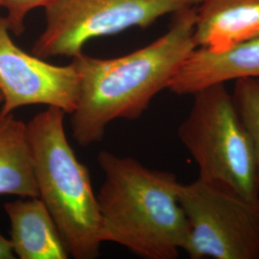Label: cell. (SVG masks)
<instances>
[{"instance_id":"15","label":"cell","mask_w":259,"mask_h":259,"mask_svg":"<svg viewBox=\"0 0 259 259\" xmlns=\"http://www.w3.org/2000/svg\"><path fill=\"white\" fill-rule=\"evenodd\" d=\"M1 105H2V95H1V93H0V107H1Z\"/></svg>"},{"instance_id":"3","label":"cell","mask_w":259,"mask_h":259,"mask_svg":"<svg viewBox=\"0 0 259 259\" xmlns=\"http://www.w3.org/2000/svg\"><path fill=\"white\" fill-rule=\"evenodd\" d=\"M65 111L47 107L26 124L31 163L38 198L47 205L69 255L98 257L101 216L90 170L66 138Z\"/></svg>"},{"instance_id":"5","label":"cell","mask_w":259,"mask_h":259,"mask_svg":"<svg viewBox=\"0 0 259 259\" xmlns=\"http://www.w3.org/2000/svg\"><path fill=\"white\" fill-rule=\"evenodd\" d=\"M203 0H55L31 53L41 59L76 58L97 37L147 28L167 15L197 7Z\"/></svg>"},{"instance_id":"12","label":"cell","mask_w":259,"mask_h":259,"mask_svg":"<svg viewBox=\"0 0 259 259\" xmlns=\"http://www.w3.org/2000/svg\"><path fill=\"white\" fill-rule=\"evenodd\" d=\"M234 82L232 97L251 140L259 185V78L245 77Z\"/></svg>"},{"instance_id":"7","label":"cell","mask_w":259,"mask_h":259,"mask_svg":"<svg viewBox=\"0 0 259 259\" xmlns=\"http://www.w3.org/2000/svg\"><path fill=\"white\" fill-rule=\"evenodd\" d=\"M0 16V117L22 107L45 105L71 114L77 107L79 75L74 64L52 65L15 44Z\"/></svg>"},{"instance_id":"6","label":"cell","mask_w":259,"mask_h":259,"mask_svg":"<svg viewBox=\"0 0 259 259\" xmlns=\"http://www.w3.org/2000/svg\"><path fill=\"white\" fill-rule=\"evenodd\" d=\"M178 200L189 226L192 259H259V201L198 178L180 184Z\"/></svg>"},{"instance_id":"4","label":"cell","mask_w":259,"mask_h":259,"mask_svg":"<svg viewBox=\"0 0 259 259\" xmlns=\"http://www.w3.org/2000/svg\"><path fill=\"white\" fill-rule=\"evenodd\" d=\"M178 137L199 167V178L259 201L255 157L249 133L226 83L192 94Z\"/></svg>"},{"instance_id":"11","label":"cell","mask_w":259,"mask_h":259,"mask_svg":"<svg viewBox=\"0 0 259 259\" xmlns=\"http://www.w3.org/2000/svg\"><path fill=\"white\" fill-rule=\"evenodd\" d=\"M38 197L26 124L12 113L0 117V196Z\"/></svg>"},{"instance_id":"9","label":"cell","mask_w":259,"mask_h":259,"mask_svg":"<svg viewBox=\"0 0 259 259\" xmlns=\"http://www.w3.org/2000/svg\"><path fill=\"white\" fill-rule=\"evenodd\" d=\"M259 37V0H203L196 7L199 48L223 52Z\"/></svg>"},{"instance_id":"10","label":"cell","mask_w":259,"mask_h":259,"mask_svg":"<svg viewBox=\"0 0 259 259\" xmlns=\"http://www.w3.org/2000/svg\"><path fill=\"white\" fill-rule=\"evenodd\" d=\"M10 240L20 259H66L68 251L47 205L38 197L20 198L4 204Z\"/></svg>"},{"instance_id":"14","label":"cell","mask_w":259,"mask_h":259,"mask_svg":"<svg viewBox=\"0 0 259 259\" xmlns=\"http://www.w3.org/2000/svg\"><path fill=\"white\" fill-rule=\"evenodd\" d=\"M16 258L11 240L0 232V259Z\"/></svg>"},{"instance_id":"13","label":"cell","mask_w":259,"mask_h":259,"mask_svg":"<svg viewBox=\"0 0 259 259\" xmlns=\"http://www.w3.org/2000/svg\"><path fill=\"white\" fill-rule=\"evenodd\" d=\"M55 0H0V6L6 9L5 19L12 34L20 36L25 30V19L30 12L46 8Z\"/></svg>"},{"instance_id":"1","label":"cell","mask_w":259,"mask_h":259,"mask_svg":"<svg viewBox=\"0 0 259 259\" xmlns=\"http://www.w3.org/2000/svg\"><path fill=\"white\" fill-rule=\"evenodd\" d=\"M172 16L165 34L129 54L100 59L82 53L72 59L79 92L70 127L80 146L102 141L112 121L139 119L197 48L196 7Z\"/></svg>"},{"instance_id":"2","label":"cell","mask_w":259,"mask_h":259,"mask_svg":"<svg viewBox=\"0 0 259 259\" xmlns=\"http://www.w3.org/2000/svg\"><path fill=\"white\" fill-rule=\"evenodd\" d=\"M97 160L105 175L96 195L103 242L142 258H177L189 237L177 177L109 151L99 153Z\"/></svg>"},{"instance_id":"8","label":"cell","mask_w":259,"mask_h":259,"mask_svg":"<svg viewBox=\"0 0 259 259\" xmlns=\"http://www.w3.org/2000/svg\"><path fill=\"white\" fill-rule=\"evenodd\" d=\"M259 78V37L223 52L197 47L168 84L177 95H192L213 83Z\"/></svg>"}]
</instances>
